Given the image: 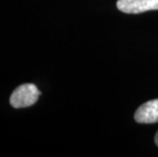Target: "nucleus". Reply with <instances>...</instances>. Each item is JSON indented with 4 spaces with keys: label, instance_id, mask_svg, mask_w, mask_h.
Returning a JSON list of instances; mask_svg holds the SVG:
<instances>
[{
    "label": "nucleus",
    "instance_id": "1",
    "mask_svg": "<svg viewBox=\"0 0 158 157\" xmlns=\"http://www.w3.org/2000/svg\"><path fill=\"white\" fill-rule=\"evenodd\" d=\"M41 92L34 84H23L19 86L10 96V104L15 108H25L32 106L38 101Z\"/></svg>",
    "mask_w": 158,
    "mask_h": 157
},
{
    "label": "nucleus",
    "instance_id": "4",
    "mask_svg": "<svg viewBox=\"0 0 158 157\" xmlns=\"http://www.w3.org/2000/svg\"><path fill=\"white\" fill-rule=\"evenodd\" d=\"M154 141H155V144L158 146V132L156 133V135H155V138H154Z\"/></svg>",
    "mask_w": 158,
    "mask_h": 157
},
{
    "label": "nucleus",
    "instance_id": "2",
    "mask_svg": "<svg viewBox=\"0 0 158 157\" xmlns=\"http://www.w3.org/2000/svg\"><path fill=\"white\" fill-rule=\"evenodd\" d=\"M116 6L122 12L138 14L150 10H158V0H117Z\"/></svg>",
    "mask_w": 158,
    "mask_h": 157
},
{
    "label": "nucleus",
    "instance_id": "3",
    "mask_svg": "<svg viewBox=\"0 0 158 157\" xmlns=\"http://www.w3.org/2000/svg\"><path fill=\"white\" fill-rule=\"evenodd\" d=\"M135 121L139 123L158 122V99L145 102L136 110Z\"/></svg>",
    "mask_w": 158,
    "mask_h": 157
}]
</instances>
